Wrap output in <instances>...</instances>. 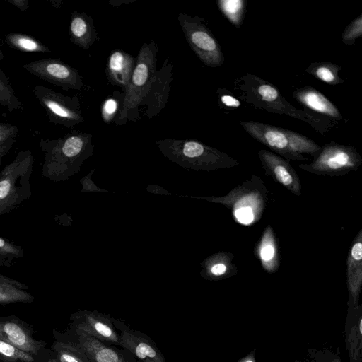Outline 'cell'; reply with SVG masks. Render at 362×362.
<instances>
[{
	"label": "cell",
	"instance_id": "1",
	"mask_svg": "<svg viewBox=\"0 0 362 362\" xmlns=\"http://www.w3.org/2000/svg\"><path fill=\"white\" fill-rule=\"evenodd\" d=\"M240 98L255 107L272 113L286 115L310 125L323 134L329 131L332 123L309 112L293 106L273 84L254 74H247L235 82Z\"/></svg>",
	"mask_w": 362,
	"mask_h": 362
},
{
	"label": "cell",
	"instance_id": "2",
	"mask_svg": "<svg viewBox=\"0 0 362 362\" xmlns=\"http://www.w3.org/2000/svg\"><path fill=\"white\" fill-rule=\"evenodd\" d=\"M90 136L72 132L57 139H42V176L54 182L68 179L76 173L90 142Z\"/></svg>",
	"mask_w": 362,
	"mask_h": 362
},
{
	"label": "cell",
	"instance_id": "3",
	"mask_svg": "<svg viewBox=\"0 0 362 362\" xmlns=\"http://www.w3.org/2000/svg\"><path fill=\"white\" fill-rule=\"evenodd\" d=\"M240 124L254 139L286 160H308L303 153L315 158L321 150V146L312 139L289 129L255 121H243Z\"/></svg>",
	"mask_w": 362,
	"mask_h": 362
},
{
	"label": "cell",
	"instance_id": "4",
	"mask_svg": "<svg viewBox=\"0 0 362 362\" xmlns=\"http://www.w3.org/2000/svg\"><path fill=\"white\" fill-rule=\"evenodd\" d=\"M34 160L31 151H21L0 171V216L22 206L30 199Z\"/></svg>",
	"mask_w": 362,
	"mask_h": 362
},
{
	"label": "cell",
	"instance_id": "5",
	"mask_svg": "<svg viewBox=\"0 0 362 362\" xmlns=\"http://www.w3.org/2000/svg\"><path fill=\"white\" fill-rule=\"evenodd\" d=\"M267 193L264 182L252 175L250 180L233 188L226 196L204 199L223 204L231 210L237 222L248 225L261 218Z\"/></svg>",
	"mask_w": 362,
	"mask_h": 362
},
{
	"label": "cell",
	"instance_id": "6",
	"mask_svg": "<svg viewBox=\"0 0 362 362\" xmlns=\"http://www.w3.org/2000/svg\"><path fill=\"white\" fill-rule=\"evenodd\" d=\"M157 47L153 41L141 48L131 80L125 90L118 124L129 118L130 112L141 104L156 74Z\"/></svg>",
	"mask_w": 362,
	"mask_h": 362
},
{
	"label": "cell",
	"instance_id": "7",
	"mask_svg": "<svg viewBox=\"0 0 362 362\" xmlns=\"http://www.w3.org/2000/svg\"><path fill=\"white\" fill-rule=\"evenodd\" d=\"M362 165V156L349 145L331 141L321 146L320 153L310 163L299 168L317 175L337 176L356 171Z\"/></svg>",
	"mask_w": 362,
	"mask_h": 362
},
{
	"label": "cell",
	"instance_id": "8",
	"mask_svg": "<svg viewBox=\"0 0 362 362\" xmlns=\"http://www.w3.org/2000/svg\"><path fill=\"white\" fill-rule=\"evenodd\" d=\"M178 21L187 42L198 58L212 68L222 66L224 55L221 47L202 19L180 13Z\"/></svg>",
	"mask_w": 362,
	"mask_h": 362
},
{
	"label": "cell",
	"instance_id": "9",
	"mask_svg": "<svg viewBox=\"0 0 362 362\" xmlns=\"http://www.w3.org/2000/svg\"><path fill=\"white\" fill-rule=\"evenodd\" d=\"M161 145L199 169L211 170L239 165V162L229 155L197 141L165 140L160 141Z\"/></svg>",
	"mask_w": 362,
	"mask_h": 362
},
{
	"label": "cell",
	"instance_id": "10",
	"mask_svg": "<svg viewBox=\"0 0 362 362\" xmlns=\"http://www.w3.org/2000/svg\"><path fill=\"white\" fill-rule=\"evenodd\" d=\"M33 92L53 124L72 128L83 121L78 98L64 95L42 85L35 86Z\"/></svg>",
	"mask_w": 362,
	"mask_h": 362
},
{
	"label": "cell",
	"instance_id": "11",
	"mask_svg": "<svg viewBox=\"0 0 362 362\" xmlns=\"http://www.w3.org/2000/svg\"><path fill=\"white\" fill-rule=\"evenodd\" d=\"M23 68L31 74L65 90H81L83 82L74 68L57 59H43L25 64Z\"/></svg>",
	"mask_w": 362,
	"mask_h": 362
},
{
	"label": "cell",
	"instance_id": "12",
	"mask_svg": "<svg viewBox=\"0 0 362 362\" xmlns=\"http://www.w3.org/2000/svg\"><path fill=\"white\" fill-rule=\"evenodd\" d=\"M113 324L119 330V346L129 351L138 362H166L161 351L147 335L131 329L114 317Z\"/></svg>",
	"mask_w": 362,
	"mask_h": 362
},
{
	"label": "cell",
	"instance_id": "13",
	"mask_svg": "<svg viewBox=\"0 0 362 362\" xmlns=\"http://www.w3.org/2000/svg\"><path fill=\"white\" fill-rule=\"evenodd\" d=\"M75 328L103 342L119 346V335L113 324V317L97 310H83L72 316Z\"/></svg>",
	"mask_w": 362,
	"mask_h": 362
},
{
	"label": "cell",
	"instance_id": "14",
	"mask_svg": "<svg viewBox=\"0 0 362 362\" xmlns=\"http://www.w3.org/2000/svg\"><path fill=\"white\" fill-rule=\"evenodd\" d=\"M257 154L267 175L293 194L301 195L302 186L300 177L288 160L265 149L259 150Z\"/></svg>",
	"mask_w": 362,
	"mask_h": 362
},
{
	"label": "cell",
	"instance_id": "15",
	"mask_svg": "<svg viewBox=\"0 0 362 362\" xmlns=\"http://www.w3.org/2000/svg\"><path fill=\"white\" fill-rule=\"evenodd\" d=\"M76 344L85 351L91 362H138L127 350L103 342L76 329Z\"/></svg>",
	"mask_w": 362,
	"mask_h": 362
},
{
	"label": "cell",
	"instance_id": "16",
	"mask_svg": "<svg viewBox=\"0 0 362 362\" xmlns=\"http://www.w3.org/2000/svg\"><path fill=\"white\" fill-rule=\"evenodd\" d=\"M293 97L304 108L318 114L319 117L335 124L342 119V115L337 107L318 90L304 86L296 89Z\"/></svg>",
	"mask_w": 362,
	"mask_h": 362
},
{
	"label": "cell",
	"instance_id": "17",
	"mask_svg": "<svg viewBox=\"0 0 362 362\" xmlns=\"http://www.w3.org/2000/svg\"><path fill=\"white\" fill-rule=\"evenodd\" d=\"M346 277L350 298L356 303L362 286V229L357 233L348 252Z\"/></svg>",
	"mask_w": 362,
	"mask_h": 362
},
{
	"label": "cell",
	"instance_id": "18",
	"mask_svg": "<svg viewBox=\"0 0 362 362\" xmlns=\"http://www.w3.org/2000/svg\"><path fill=\"white\" fill-rule=\"evenodd\" d=\"M254 254L265 272L273 274L278 271L280 265L278 239L269 224L255 245Z\"/></svg>",
	"mask_w": 362,
	"mask_h": 362
},
{
	"label": "cell",
	"instance_id": "19",
	"mask_svg": "<svg viewBox=\"0 0 362 362\" xmlns=\"http://www.w3.org/2000/svg\"><path fill=\"white\" fill-rule=\"evenodd\" d=\"M0 339L30 354H36L43 346L20 323L13 321L0 320Z\"/></svg>",
	"mask_w": 362,
	"mask_h": 362
},
{
	"label": "cell",
	"instance_id": "20",
	"mask_svg": "<svg viewBox=\"0 0 362 362\" xmlns=\"http://www.w3.org/2000/svg\"><path fill=\"white\" fill-rule=\"evenodd\" d=\"M134 69V59L130 54L115 50L109 57L107 74L114 83L127 89Z\"/></svg>",
	"mask_w": 362,
	"mask_h": 362
},
{
	"label": "cell",
	"instance_id": "21",
	"mask_svg": "<svg viewBox=\"0 0 362 362\" xmlns=\"http://www.w3.org/2000/svg\"><path fill=\"white\" fill-rule=\"evenodd\" d=\"M69 31L71 40L85 49H88L96 39L91 19L83 13H73Z\"/></svg>",
	"mask_w": 362,
	"mask_h": 362
},
{
	"label": "cell",
	"instance_id": "22",
	"mask_svg": "<svg viewBox=\"0 0 362 362\" xmlns=\"http://www.w3.org/2000/svg\"><path fill=\"white\" fill-rule=\"evenodd\" d=\"M28 289L26 284L0 274V304L33 302L34 297Z\"/></svg>",
	"mask_w": 362,
	"mask_h": 362
},
{
	"label": "cell",
	"instance_id": "23",
	"mask_svg": "<svg viewBox=\"0 0 362 362\" xmlns=\"http://www.w3.org/2000/svg\"><path fill=\"white\" fill-rule=\"evenodd\" d=\"M233 254L227 252H218L209 259V274L211 278L224 279L235 275L238 267L233 262Z\"/></svg>",
	"mask_w": 362,
	"mask_h": 362
},
{
	"label": "cell",
	"instance_id": "24",
	"mask_svg": "<svg viewBox=\"0 0 362 362\" xmlns=\"http://www.w3.org/2000/svg\"><path fill=\"white\" fill-rule=\"evenodd\" d=\"M341 66L330 62H319L311 63L305 71L315 78L329 85H339L344 83L339 73Z\"/></svg>",
	"mask_w": 362,
	"mask_h": 362
},
{
	"label": "cell",
	"instance_id": "25",
	"mask_svg": "<svg viewBox=\"0 0 362 362\" xmlns=\"http://www.w3.org/2000/svg\"><path fill=\"white\" fill-rule=\"evenodd\" d=\"M6 43L15 49L25 52L45 53L50 49L36 39L22 33H9L6 37Z\"/></svg>",
	"mask_w": 362,
	"mask_h": 362
},
{
	"label": "cell",
	"instance_id": "26",
	"mask_svg": "<svg viewBox=\"0 0 362 362\" xmlns=\"http://www.w3.org/2000/svg\"><path fill=\"white\" fill-rule=\"evenodd\" d=\"M218 7L226 18L236 28H239L243 23L246 1L245 0H218Z\"/></svg>",
	"mask_w": 362,
	"mask_h": 362
},
{
	"label": "cell",
	"instance_id": "27",
	"mask_svg": "<svg viewBox=\"0 0 362 362\" xmlns=\"http://www.w3.org/2000/svg\"><path fill=\"white\" fill-rule=\"evenodd\" d=\"M54 348L59 362H91L83 349L76 343L57 341Z\"/></svg>",
	"mask_w": 362,
	"mask_h": 362
},
{
	"label": "cell",
	"instance_id": "28",
	"mask_svg": "<svg viewBox=\"0 0 362 362\" xmlns=\"http://www.w3.org/2000/svg\"><path fill=\"white\" fill-rule=\"evenodd\" d=\"M0 105L10 112L23 110V105L10 83L6 74L0 69Z\"/></svg>",
	"mask_w": 362,
	"mask_h": 362
},
{
	"label": "cell",
	"instance_id": "29",
	"mask_svg": "<svg viewBox=\"0 0 362 362\" xmlns=\"http://www.w3.org/2000/svg\"><path fill=\"white\" fill-rule=\"evenodd\" d=\"M23 256L24 251L21 245L0 237V267L11 268L16 260Z\"/></svg>",
	"mask_w": 362,
	"mask_h": 362
},
{
	"label": "cell",
	"instance_id": "30",
	"mask_svg": "<svg viewBox=\"0 0 362 362\" xmlns=\"http://www.w3.org/2000/svg\"><path fill=\"white\" fill-rule=\"evenodd\" d=\"M0 356L11 362H33L31 354L0 339Z\"/></svg>",
	"mask_w": 362,
	"mask_h": 362
},
{
	"label": "cell",
	"instance_id": "31",
	"mask_svg": "<svg viewBox=\"0 0 362 362\" xmlns=\"http://www.w3.org/2000/svg\"><path fill=\"white\" fill-rule=\"evenodd\" d=\"M362 35V13L355 18L346 26L342 33V42L348 45H352L356 40Z\"/></svg>",
	"mask_w": 362,
	"mask_h": 362
},
{
	"label": "cell",
	"instance_id": "32",
	"mask_svg": "<svg viewBox=\"0 0 362 362\" xmlns=\"http://www.w3.org/2000/svg\"><path fill=\"white\" fill-rule=\"evenodd\" d=\"M18 128L8 122H0V146L11 140L16 139Z\"/></svg>",
	"mask_w": 362,
	"mask_h": 362
},
{
	"label": "cell",
	"instance_id": "33",
	"mask_svg": "<svg viewBox=\"0 0 362 362\" xmlns=\"http://www.w3.org/2000/svg\"><path fill=\"white\" fill-rule=\"evenodd\" d=\"M219 101L225 108L232 110L238 108L240 106V102L235 98L228 90H218Z\"/></svg>",
	"mask_w": 362,
	"mask_h": 362
},
{
	"label": "cell",
	"instance_id": "34",
	"mask_svg": "<svg viewBox=\"0 0 362 362\" xmlns=\"http://www.w3.org/2000/svg\"><path fill=\"white\" fill-rule=\"evenodd\" d=\"M118 109L117 101L113 98L106 100L102 107V116L105 121L110 122Z\"/></svg>",
	"mask_w": 362,
	"mask_h": 362
},
{
	"label": "cell",
	"instance_id": "35",
	"mask_svg": "<svg viewBox=\"0 0 362 362\" xmlns=\"http://www.w3.org/2000/svg\"><path fill=\"white\" fill-rule=\"evenodd\" d=\"M16 139L11 140L5 144L0 146V165L2 163L3 158L7 154L9 150L12 148Z\"/></svg>",
	"mask_w": 362,
	"mask_h": 362
},
{
	"label": "cell",
	"instance_id": "36",
	"mask_svg": "<svg viewBox=\"0 0 362 362\" xmlns=\"http://www.w3.org/2000/svg\"><path fill=\"white\" fill-rule=\"evenodd\" d=\"M8 1L22 11H26L29 7L27 0H8Z\"/></svg>",
	"mask_w": 362,
	"mask_h": 362
},
{
	"label": "cell",
	"instance_id": "37",
	"mask_svg": "<svg viewBox=\"0 0 362 362\" xmlns=\"http://www.w3.org/2000/svg\"><path fill=\"white\" fill-rule=\"evenodd\" d=\"M4 54L1 51V49H0V60H2L4 59Z\"/></svg>",
	"mask_w": 362,
	"mask_h": 362
},
{
	"label": "cell",
	"instance_id": "38",
	"mask_svg": "<svg viewBox=\"0 0 362 362\" xmlns=\"http://www.w3.org/2000/svg\"><path fill=\"white\" fill-rule=\"evenodd\" d=\"M47 362H59V360L57 358H54L49 360Z\"/></svg>",
	"mask_w": 362,
	"mask_h": 362
},
{
	"label": "cell",
	"instance_id": "39",
	"mask_svg": "<svg viewBox=\"0 0 362 362\" xmlns=\"http://www.w3.org/2000/svg\"><path fill=\"white\" fill-rule=\"evenodd\" d=\"M243 362H254V361L251 359H247V360L244 361Z\"/></svg>",
	"mask_w": 362,
	"mask_h": 362
}]
</instances>
